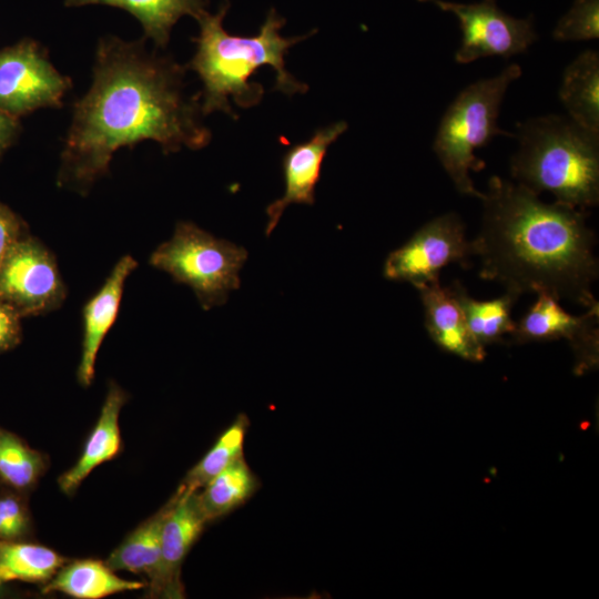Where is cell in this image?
<instances>
[{"label":"cell","instance_id":"29","mask_svg":"<svg viewBox=\"0 0 599 599\" xmlns=\"http://www.w3.org/2000/svg\"><path fill=\"white\" fill-rule=\"evenodd\" d=\"M0 517L9 539L20 536L27 526V515L21 504L12 497L0 498Z\"/></svg>","mask_w":599,"mask_h":599},{"label":"cell","instance_id":"14","mask_svg":"<svg viewBox=\"0 0 599 599\" xmlns=\"http://www.w3.org/2000/svg\"><path fill=\"white\" fill-rule=\"evenodd\" d=\"M136 265L131 255L122 256L102 287L83 307L82 352L78 367V379L82 386H89L94 377L100 346L116 318L125 281Z\"/></svg>","mask_w":599,"mask_h":599},{"label":"cell","instance_id":"12","mask_svg":"<svg viewBox=\"0 0 599 599\" xmlns=\"http://www.w3.org/2000/svg\"><path fill=\"white\" fill-rule=\"evenodd\" d=\"M347 123L338 121L321 128L305 142L292 145L283 155L282 167L285 192L266 207L268 236L276 227L285 209L294 203L313 205L315 186L321 177L322 163L331 144L345 131Z\"/></svg>","mask_w":599,"mask_h":599},{"label":"cell","instance_id":"21","mask_svg":"<svg viewBox=\"0 0 599 599\" xmlns=\"http://www.w3.org/2000/svg\"><path fill=\"white\" fill-rule=\"evenodd\" d=\"M454 295L464 313L467 326L474 338L481 345L501 341L507 333H512L515 322L511 307L518 296L507 292L490 301H477L470 297L459 282L450 284Z\"/></svg>","mask_w":599,"mask_h":599},{"label":"cell","instance_id":"8","mask_svg":"<svg viewBox=\"0 0 599 599\" xmlns=\"http://www.w3.org/2000/svg\"><path fill=\"white\" fill-rule=\"evenodd\" d=\"M65 296L53 255L35 237L22 236L0 263V301L22 318L60 307Z\"/></svg>","mask_w":599,"mask_h":599},{"label":"cell","instance_id":"25","mask_svg":"<svg viewBox=\"0 0 599 599\" xmlns=\"http://www.w3.org/2000/svg\"><path fill=\"white\" fill-rule=\"evenodd\" d=\"M42 470L41 455L0 428V477L10 486L23 489L32 485Z\"/></svg>","mask_w":599,"mask_h":599},{"label":"cell","instance_id":"28","mask_svg":"<svg viewBox=\"0 0 599 599\" xmlns=\"http://www.w3.org/2000/svg\"><path fill=\"white\" fill-rule=\"evenodd\" d=\"M22 337L21 316L0 301V353L16 347Z\"/></svg>","mask_w":599,"mask_h":599},{"label":"cell","instance_id":"7","mask_svg":"<svg viewBox=\"0 0 599 599\" xmlns=\"http://www.w3.org/2000/svg\"><path fill=\"white\" fill-rule=\"evenodd\" d=\"M72 88L51 63L48 50L32 39L0 49V109L19 119L40 108H61Z\"/></svg>","mask_w":599,"mask_h":599},{"label":"cell","instance_id":"16","mask_svg":"<svg viewBox=\"0 0 599 599\" xmlns=\"http://www.w3.org/2000/svg\"><path fill=\"white\" fill-rule=\"evenodd\" d=\"M125 400V393L116 384H110L99 419L80 458L59 478V486L63 493L75 491L93 469L118 455L121 446L119 416Z\"/></svg>","mask_w":599,"mask_h":599},{"label":"cell","instance_id":"15","mask_svg":"<svg viewBox=\"0 0 599 599\" xmlns=\"http://www.w3.org/2000/svg\"><path fill=\"white\" fill-rule=\"evenodd\" d=\"M425 313V327L443 349L465 359L478 362L485 356L481 346L468 329L464 313L449 286L434 280L417 288Z\"/></svg>","mask_w":599,"mask_h":599},{"label":"cell","instance_id":"20","mask_svg":"<svg viewBox=\"0 0 599 599\" xmlns=\"http://www.w3.org/2000/svg\"><path fill=\"white\" fill-rule=\"evenodd\" d=\"M169 508L167 504L155 515L134 529L106 559L115 570L144 575L149 588L155 583L161 564V529Z\"/></svg>","mask_w":599,"mask_h":599},{"label":"cell","instance_id":"24","mask_svg":"<svg viewBox=\"0 0 599 599\" xmlns=\"http://www.w3.org/2000/svg\"><path fill=\"white\" fill-rule=\"evenodd\" d=\"M247 427V416L237 415L203 458L189 470L177 489L196 491L229 465L244 457L243 446Z\"/></svg>","mask_w":599,"mask_h":599},{"label":"cell","instance_id":"1","mask_svg":"<svg viewBox=\"0 0 599 599\" xmlns=\"http://www.w3.org/2000/svg\"><path fill=\"white\" fill-rule=\"evenodd\" d=\"M186 70L148 50L144 38L100 39L91 88L73 104L57 185L85 195L119 149L141 141L158 142L165 154L206 146L212 133L202 122L200 93L184 91Z\"/></svg>","mask_w":599,"mask_h":599},{"label":"cell","instance_id":"31","mask_svg":"<svg viewBox=\"0 0 599 599\" xmlns=\"http://www.w3.org/2000/svg\"><path fill=\"white\" fill-rule=\"evenodd\" d=\"M1 585H2V582H1V580H0V587H1Z\"/></svg>","mask_w":599,"mask_h":599},{"label":"cell","instance_id":"9","mask_svg":"<svg viewBox=\"0 0 599 599\" xmlns=\"http://www.w3.org/2000/svg\"><path fill=\"white\" fill-rule=\"evenodd\" d=\"M475 256L473 241L457 213L448 212L424 224L400 247L387 256L384 276L407 282L416 288L437 280L443 267L451 263L468 264Z\"/></svg>","mask_w":599,"mask_h":599},{"label":"cell","instance_id":"30","mask_svg":"<svg viewBox=\"0 0 599 599\" xmlns=\"http://www.w3.org/2000/svg\"><path fill=\"white\" fill-rule=\"evenodd\" d=\"M18 120L0 109V158L19 135L20 124Z\"/></svg>","mask_w":599,"mask_h":599},{"label":"cell","instance_id":"18","mask_svg":"<svg viewBox=\"0 0 599 599\" xmlns=\"http://www.w3.org/2000/svg\"><path fill=\"white\" fill-rule=\"evenodd\" d=\"M103 4L126 10L142 24L143 38L158 49H165L171 30L183 16L195 20L206 11V0H64L67 7Z\"/></svg>","mask_w":599,"mask_h":599},{"label":"cell","instance_id":"2","mask_svg":"<svg viewBox=\"0 0 599 599\" xmlns=\"http://www.w3.org/2000/svg\"><path fill=\"white\" fill-rule=\"evenodd\" d=\"M480 201L481 226L473 244L483 278L497 281L518 297L546 293L587 308L598 305L592 294L599 274L596 238L583 210L545 203L496 175Z\"/></svg>","mask_w":599,"mask_h":599},{"label":"cell","instance_id":"27","mask_svg":"<svg viewBox=\"0 0 599 599\" xmlns=\"http://www.w3.org/2000/svg\"><path fill=\"white\" fill-rule=\"evenodd\" d=\"M27 234L23 221L0 203V263L10 248Z\"/></svg>","mask_w":599,"mask_h":599},{"label":"cell","instance_id":"23","mask_svg":"<svg viewBox=\"0 0 599 599\" xmlns=\"http://www.w3.org/2000/svg\"><path fill=\"white\" fill-rule=\"evenodd\" d=\"M64 558L53 549L0 538V580L43 582L62 567Z\"/></svg>","mask_w":599,"mask_h":599},{"label":"cell","instance_id":"19","mask_svg":"<svg viewBox=\"0 0 599 599\" xmlns=\"http://www.w3.org/2000/svg\"><path fill=\"white\" fill-rule=\"evenodd\" d=\"M143 586L141 581L119 577L106 562L84 559L61 567L43 592H61L77 599H101Z\"/></svg>","mask_w":599,"mask_h":599},{"label":"cell","instance_id":"17","mask_svg":"<svg viewBox=\"0 0 599 599\" xmlns=\"http://www.w3.org/2000/svg\"><path fill=\"white\" fill-rule=\"evenodd\" d=\"M558 97L568 118L599 133V52L579 53L564 70Z\"/></svg>","mask_w":599,"mask_h":599},{"label":"cell","instance_id":"6","mask_svg":"<svg viewBox=\"0 0 599 599\" xmlns=\"http://www.w3.org/2000/svg\"><path fill=\"white\" fill-rule=\"evenodd\" d=\"M247 251L232 242L216 238L192 222L176 223L172 237L160 244L150 264L189 285L201 306L211 309L223 305L232 291L240 288V270Z\"/></svg>","mask_w":599,"mask_h":599},{"label":"cell","instance_id":"10","mask_svg":"<svg viewBox=\"0 0 599 599\" xmlns=\"http://www.w3.org/2000/svg\"><path fill=\"white\" fill-rule=\"evenodd\" d=\"M419 1L433 3L458 19L463 35L455 60L460 64L494 55L508 59L526 52L538 39L531 17H511L499 9L495 0L475 3Z\"/></svg>","mask_w":599,"mask_h":599},{"label":"cell","instance_id":"26","mask_svg":"<svg viewBox=\"0 0 599 599\" xmlns=\"http://www.w3.org/2000/svg\"><path fill=\"white\" fill-rule=\"evenodd\" d=\"M552 38L559 42L588 41L599 38V0H575L558 20Z\"/></svg>","mask_w":599,"mask_h":599},{"label":"cell","instance_id":"13","mask_svg":"<svg viewBox=\"0 0 599 599\" xmlns=\"http://www.w3.org/2000/svg\"><path fill=\"white\" fill-rule=\"evenodd\" d=\"M537 295V301L515 324L511 335L517 342L566 338L578 352L597 354L598 305L587 308L582 315H572L554 296Z\"/></svg>","mask_w":599,"mask_h":599},{"label":"cell","instance_id":"4","mask_svg":"<svg viewBox=\"0 0 599 599\" xmlns=\"http://www.w3.org/2000/svg\"><path fill=\"white\" fill-rule=\"evenodd\" d=\"M515 138L510 174L516 183L583 211L598 205L599 133L548 114L519 123Z\"/></svg>","mask_w":599,"mask_h":599},{"label":"cell","instance_id":"3","mask_svg":"<svg viewBox=\"0 0 599 599\" xmlns=\"http://www.w3.org/2000/svg\"><path fill=\"white\" fill-rule=\"evenodd\" d=\"M229 9L230 2L224 1L216 13L204 11L196 19L200 34L192 39L196 43V51L185 67L196 72L203 83L200 92L203 115L220 111L236 119L230 97L241 108L258 104L264 88L248 79L264 65L275 70L274 90L287 95L305 93L307 84L296 80L285 69L284 57L291 47L309 38L315 31L301 37H282L280 30L285 19L271 8L256 35H233L223 28Z\"/></svg>","mask_w":599,"mask_h":599},{"label":"cell","instance_id":"11","mask_svg":"<svg viewBox=\"0 0 599 599\" xmlns=\"http://www.w3.org/2000/svg\"><path fill=\"white\" fill-rule=\"evenodd\" d=\"M207 522L196 491L177 489L169 500V508L161 529V564L158 579L150 595L181 598V566L191 547Z\"/></svg>","mask_w":599,"mask_h":599},{"label":"cell","instance_id":"22","mask_svg":"<svg viewBox=\"0 0 599 599\" xmlns=\"http://www.w3.org/2000/svg\"><path fill=\"white\" fill-rule=\"evenodd\" d=\"M257 487L256 476L241 457L204 485L197 499L206 520L211 521L242 506Z\"/></svg>","mask_w":599,"mask_h":599},{"label":"cell","instance_id":"5","mask_svg":"<svg viewBox=\"0 0 599 599\" xmlns=\"http://www.w3.org/2000/svg\"><path fill=\"white\" fill-rule=\"evenodd\" d=\"M520 77L521 68L511 63L495 77L468 84L446 109L433 150L460 194L483 197L470 177L471 171L479 172L486 166L475 151L497 135L515 136L499 128L497 120L509 85Z\"/></svg>","mask_w":599,"mask_h":599}]
</instances>
